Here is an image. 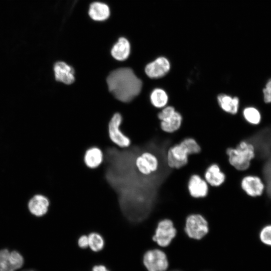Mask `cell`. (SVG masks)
Listing matches in <instances>:
<instances>
[{"label": "cell", "instance_id": "cell-1", "mask_svg": "<svg viewBox=\"0 0 271 271\" xmlns=\"http://www.w3.org/2000/svg\"><path fill=\"white\" fill-rule=\"evenodd\" d=\"M109 91L118 100L128 102L141 92L142 80L128 67H122L111 72L106 78Z\"/></svg>", "mask_w": 271, "mask_h": 271}, {"label": "cell", "instance_id": "cell-2", "mask_svg": "<svg viewBox=\"0 0 271 271\" xmlns=\"http://www.w3.org/2000/svg\"><path fill=\"white\" fill-rule=\"evenodd\" d=\"M225 153L229 165L241 172L250 168L256 156L254 145L245 140L240 141L235 147L227 148Z\"/></svg>", "mask_w": 271, "mask_h": 271}, {"label": "cell", "instance_id": "cell-3", "mask_svg": "<svg viewBox=\"0 0 271 271\" xmlns=\"http://www.w3.org/2000/svg\"><path fill=\"white\" fill-rule=\"evenodd\" d=\"M209 230V223L201 214L191 213L186 217L184 231L189 238L200 240L208 235Z\"/></svg>", "mask_w": 271, "mask_h": 271}, {"label": "cell", "instance_id": "cell-4", "mask_svg": "<svg viewBox=\"0 0 271 271\" xmlns=\"http://www.w3.org/2000/svg\"><path fill=\"white\" fill-rule=\"evenodd\" d=\"M177 232L171 219L163 218L158 222L152 236V240L159 246L166 247L170 245L176 237Z\"/></svg>", "mask_w": 271, "mask_h": 271}, {"label": "cell", "instance_id": "cell-5", "mask_svg": "<svg viewBox=\"0 0 271 271\" xmlns=\"http://www.w3.org/2000/svg\"><path fill=\"white\" fill-rule=\"evenodd\" d=\"M162 130L168 133L174 132L179 129L182 122V116L172 106H166L158 114Z\"/></svg>", "mask_w": 271, "mask_h": 271}, {"label": "cell", "instance_id": "cell-6", "mask_svg": "<svg viewBox=\"0 0 271 271\" xmlns=\"http://www.w3.org/2000/svg\"><path fill=\"white\" fill-rule=\"evenodd\" d=\"M189 154L180 142L170 147L166 154V162L169 168L180 169L186 166L189 162Z\"/></svg>", "mask_w": 271, "mask_h": 271}, {"label": "cell", "instance_id": "cell-7", "mask_svg": "<svg viewBox=\"0 0 271 271\" xmlns=\"http://www.w3.org/2000/svg\"><path fill=\"white\" fill-rule=\"evenodd\" d=\"M122 120L119 113H115L112 116L108 124V136L110 140L120 148H128L131 145V140L124 134L120 129Z\"/></svg>", "mask_w": 271, "mask_h": 271}, {"label": "cell", "instance_id": "cell-8", "mask_svg": "<svg viewBox=\"0 0 271 271\" xmlns=\"http://www.w3.org/2000/svg\"><path fill=\"white\" fill-rule=\"evenodd\" d=\"M240 187L246 196L252 198L260 197L265 190L262 179L254 174H246L241 178Z\"/></svg>", "mask_w": 271, "mask_h": 271}, {"label": "cell", "instance_id": "cell-9", "mask_svg": "<svg viewBox=\"0 0 271 271\" xmlns=\"http://www.w3.org/2000/svg\"><path fill=\"white\" fill-rule=\"evenodd\" d=\"M134 164L137 171L144 176H149L156 173L160 165L157 156L149 151L144 152L137 156Z\"/></svg>", "mask_w": 271, "mask_h": 271}, {"label": "cell", "instance_id": "cell-10", "mask_svg": "<svg viewBox=\"0 0 271 271\" xmlns=\"http://www.w3.org/2000/svg\"><path fill=\"white\" fill-rule=\"evenodd\" d=\"M144 264L148 271H165L169 266L166 253L159 249H153L145 252Z\"/></svg>", "mask_w": 271, "mask_h": 271}, {"label": "cell", "instance_id": "cell-11", "mask_svg": "<svg viewBox=\"0 0 271 271\" xmlns=\"http://www.w3.org/2000/svg\"><path fill=\"white\" fill-rule=\"evenodd\" d=\"M209 185L200 175L194 173L188 179L187 188L189 195L194 199L206 197L209 193Z\"/></svg>", "mask_w": 271, "mask_h": 271}, {"label": "cell", "instance_id": "cell-12", "mask_svg": "<svg viewBox=\"0 0 271 271\" xmlns=\"http://www.w3.org/2000/svg\"><path fill=\"white\" fill-rule=\"evenodd\" d=\"M171 69L169 60L164 56H160L149 63L145 68L147 76L151 79H159L165 76Z\"/></svg>", "mask_w": 271, "mask_h": 271}, {"label": "cell", "instance_id": "cell-13", "mask_svg": "<svg viewBox=\"0 0 271 271\" xmlns=\"http://www.w3.org/2000/svg\"><path fill=\"white\" fill-rule=\"evenodd\" d=\"M53 70L56 81L67 85L71 84L75 81L74 69L65 62L59 61L55 63Z\"/></svg>", "mask_w": 271, "mask_h": 271}, {"label": "cell", "instance_id": "cell-14", "mask_svg": "<svg viewBox=\"0 0 271 271\" xmlns=\"http://www.w3.org/2000/svg\"><path fill=\"white\" fill-rule=\"evenodd\" d=\"M204 179L210 187H219L225 181L226 176L220 166L215 163L210 164L205 169Z\"/></svg>", "mask_w": 271, "mask_h": 271}, {"label": "cell", "instance_id": "cell-15", "mask_svg": "<svg viewBox=\"0 0 271 271\" xmlns=\"http://www.w3.org/2000/svg\"><path fill=\"white\" fill-rule=\"evenodd\" d=\"M83 161L87 168L91 170L96 169L104 163V153L98 147H89L83 154Z\"/></svg>", "mask_w": 271, "mask_h": 271}, {"label": "cell", "instance_id": "cell-16", "mask_svg": "<svg viewBox=\"0 0 271 271\" xmlns=\"http://www.w3.org/2000/svg\"><path fill=\"white\" fill-rule=\"evenodd\" d=\"M131 52V44L125 37H119L110 50V54L115 60L124 61L129 57Z\"/></svg>", "mask_w": 271, "mask_h": 271}, {"label": "cell", "instance_id": "cell-17", "mask_svg": "<svg viewBox=\"0 0 271 271\" xmlns=\"http://www.w3.org/2000/svg\"><path fill=\"white\" fill-rule=\"evenodd\" d=\"M88 14L90 18L95 22H103L110 17L109 7L105 3L94 1L89 6Z\"/></svg>", "mask_w": 271, "mask_h": 271}, {"label": "cell", "instance_id": "cell-18", "mask_svg": "<svg viewBox=\"0 0 271 271\" xmlns=\"http://www.w3.org/2000/svg\"><path fill=\"white\" fill-rule=\"evenodd\" d=\"M50 201L45 196L38 194L34 196L29 202V209L34 215L41 217L47 213Z\"/></svg>", "mask_w": 271, "mask_h": 271}, {"label": "cell", "instance_id": "cell-19", "mask_svg": "<svg viewBox=\"0 0 271 271\" xmlns=\"http://www.w3.org/2000/svg\"><path fill=\"white\" fill-rule=\"evenodd\" d=\"M217 99L220 108L225 112L232 114L238 112L239 99L237 97L221 93L217 96Z\"/></svg>", "mask_w": 271, "mask_h": 271}, {"label": "cell", "instance_id": "cell-20", "mask_svg": "<svg viewBox=\"0 0 271 271\" xmlns=\"http://www.w3.org/2000/svg\"><path fill=\"white\" fill-rule=\"evenodd\" d=\"M150 98L152 104L158 108H163L167 106L169 101L167 92L161 88L154 89L150 94Z\"/></svg>", "mask_w": 271, "mask_h": 271}, {"label": "cell", "instance_id": "cell-21", "mask_svg": "<svg viewBox=\"0 0 271 271\" xmlns=\"http://www.w3.org/2000/svg\"><path fill=\"white\" fill-rule=\"evenodd\" d=\"M88 247L94 252H98L103 249L105 240L102 235L96 231H91L88 234Z\"/></svg>", "mask_w": 271, "mask_h": 271}, {"label": "cell", "instance_id": "cell-22", "mask_svg": "<svg viewBox=\"0 0 271 271\" xmlns=\"http://www.w3.org/2000/svg\"><path fill=\"white\" fill-rule=\"evenodd\" d=\"M10 252L7 249L0 250V271H15Z\"/></svg>", "mask_w": 271, "mask_h": 271}, {"label": "cell", "instance_id": "cell-23", "mask_svg": "<svg viewBox=\"0 0 271 271\" xmlns=\"http://www.w3.org/2000/svg\"><path fill=\"white\" fill-rule=\"evenodd\" d=\"M242 113L245 119L251 124H257L260 121V114L255 107H247L243 109Z\"/></svg>", "mask_w": 271, "mask_h": 271}, {"label": "cell", "instance_id": "cell-24", "mask_svg": "<svg viewBox=\"0 0 271 271\" xmlns=\"http://www.w3.org/2000/svg\"><path fill=\"white\" fill-rule=\"evenodd\" d=\"M188 151L190 156L199 154L201 148L197 141L192 138H186L181 142Z\"/></svg>", "mask_w": 271, "mask_h": 271}, {"label": "cell", "instance_id": "cell-25", "mask_svg": "<svg viewBox=\"0 0 271 271\" xmlns=\"http://www.w3.org/2000/svg\"><path fill=\"white\" fill-rule=\"evenodd\" d=\"M258 236L263 244L271 246V223L267 224L261 227Z\"/></svg>", "mask_w": 271, "mask_h": 271}, {"label": "cell", "instance_id": "cell-26", "mask_svg": "<svg viewBox=\"0 0 271 271\" xmlns=\"http://www.w3.org/2000/svg\"><path fill=\"white\" fill-rule=\"evenodd\" d=\"M12 263L15 270L21 267L24 262L23 256L18 251H13L10 253Z\"/></svg>", "mask_w": 271, "mask_h": 271}, {"label": "cell", "instance_id": "cell-27", "mask_svg": "<svg viewBox=\"0 0 271 271\" xmlns=\"http://www.w3.org/2000/svg\"><path fill=\"white\" fill-rule=\"evenodd\" d=\"M263 97L265 103H271V79L266 82L262 90Z\"/></svg>", "mask_w": 271, "mask_h": 271}, {"label": "cell", "instance_id": "cell-28", "mask_svg": "<svg viewBox=\"0 0 271 271\" xmlns=\"http://www.w3.org/2000/svg\"><path fill=\"white\" fill-rule=\"evenodd\" d=\"M78 246L82 249H86L88 247V235L84 234L80 235L77 240Z\"/></svg>", "mask_w": 271, "mask_h": 271}, {"label": "cell", "instance_id": "cell-29", "mask_svg": "<svg viewBox=\"0 0 271 271\" xmlns=\"http://www.w3.org/2000/svg\"><path fill=\"white\" fill-rule=\"evenodd\" d=\"M92 271H109L108 270L106 267L102 265H98L94 266Z\"/></svg>", "mask_w": 271, "mask_h": 271}, {"label": "cell", "instance_id": "cell-30", "mask_svg": "<svg viewBox=\"0 0 271 271\" xmlns=\"http://www.w3.org/2000/svg\"><path fill=\"white\" fill-rule=\"evenodd\" d=\"M26 271H34V270H26Z\"/></svg>", "mask_w": 271, "mask_h": 271}]
</instances>
